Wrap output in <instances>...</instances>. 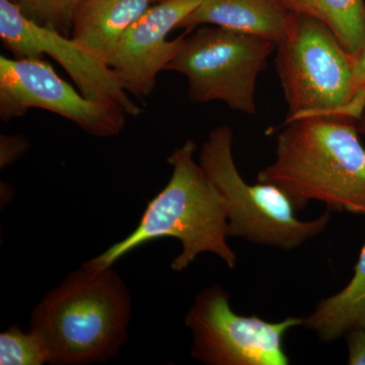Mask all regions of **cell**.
<instances>
[{
	"label": "cell",
	"mask_w": 365,
	"mask_h": 365,
	"mask_svg": "<svg viewBox=\"0 0 365 365\" xmlns=\"http://www.w3.org/2000/svg\"><path fill=\"white\" fill-rule=\"evenodd\" d=\"M365 105V46L361 53L353 62V101L350 107V117L357 122L361 116Z\"/></svg>",
	"instance_id": "17"
},
{
	"label": "cell",
	"mask_w": 365,
	"mask_h": 365,
	"mask_svg": "<svg viewBox=\"0 0 365 365\" xmlns=\"http://www.w3.org/2000/svg\"><path fill=\"white\" fill-rule=\"evenodd\" d=\"M131 297L112 267L81 265L52 289L31 314V330L53 365H86L117 356L127 342Z\"/></svg>",
	"instance_id": "3"
},
{
	"label": "cell",
	"mask_w": 365,
	"mask_h": 365,
	"mask_svg": "<svg viewBox=\"0 0 365 365\" xmlns=\"http://www.w3.org/2000/svg\"><path fill=\"white\" fill-rule=\"evenodd\" d=\"M30 148L28 139L21 135H1L0 167L4 168L23 157Z\"/></svg>",
	"instance_id": "18"
},
{
	"label": "cell",
	"mask_w": 365,
	"mask_h": 365,
	"mask_svg": "<svg viewBox=\"0 0 365 365\" xmlns=\"http://www.w3.org/2000/svg\"><path fill=\"white\" fill-rule=\"evenodd\" d=\"M155 1H160V0H155Z\"/></svg>",
	"instance_id": "21"
},
{
	"label": "cell",
	"mask_w": 365,
	"mask_h": 365,
	"mask_svg": "<svg viewBox=\"0 0 365 365\" xmlns=\"http://www.w3.org/2000/svg\"><path fill=\"white\" fill-rule=\"evenodd\" d=\"M201 1L160 0L126 31L109 66L127 93L137 97H148L153 93L158 73L167 71L189 31L175 40H168V36Z\"/></svg>",
	"instance_id": "10"
},
{
	"label": "cell",
	"mask_w": 365,
	"mask_h": 365,
	"mask_svg": "<svg viewBox=\"0 0 365 365\" xmlns=\"http://www.w3.org/2000/svg\"><path fill=\"white\" fill-rule=\"evenodd\" d=\"M0 39L14 58L51 57L86 98L118 106L130 117L143 113L107 63L79 47L71 37L28 20L11 0H0Z\"/></svg>",
	"instance_id": "9"
},
{
	"label": "cell",
	"mask_w": 365,
	"mask_h": 365,
	"mask_svg": "<svg viewBox=\"0 0 365 365\" xmlns=\"http://www.w3.org/2000/svg\"><path fill=\"white\" fill-rule=\"evenodd\" d=\"M355 120L314 117L285 122L275 160L257 182L282 190L302 210L311 201L330 210L365 215V148Z\"/></svg>",
	"instance_id": "1"
},
{
	"label": "cell",
	"mask_w": 365,
	"mask_h": 365,
	"mask_svg": "<svg viewBox=\"0 0 365 365\" xmlns=\"http://www.w3.org/2000/svg\"><path fill=\"white\" fill-rule=\"evenodd\" d=\"M292 13L321 21L356 59L365 46L364 0H282Z\"/></svg>",
	"instance_id": "14"
},
{
	"label": "cell",
	"mask_w": 365,
	"mask_h": 365,
	"mask_svg": "<svg viewBox=\"0 0 365 365\" xmlns=\"http://www.w3.org/2000/svg\"><path fill=\"white\" fill-rule=\"evenodd\" d=\"M187 35L167 71L186 76L190 101H220L235 111L254 115L257 79L276 45L216 26H200Z\"/></svg>",
	"instance_id": "6"
},
{
	"label": "cell",
	"mask_w": 365,
	"mask_h": 365,
	"mask_svg": "<svg viewBox=\"0 0 365 365\" xmlns=\"http://www.w3.org/2000/svg\"><path fill=\"white\" fill-rule=\"evenodd\" d=\"M31 109L54 113L98 137L119 135L128 116L118 106L86 98L43 57L0 56V118L7 122L25 116Z\"/></svg>",
	"instance_id": "8"
},
{
	"label": "cell",
	"mask_w": 365,
	"mask_h": 365,
	"mask_svg": "<svg viewBox=\"0 0 365 365\" xmlns=\"http://www.w3.org/2000/svg\"><path fill=\"white\" fill-rule=\"evenodd\" d=\"M302 326L323 342H332L345 334L365 330V245L354 275L338 294L326 297L304 319Z\"/></svg>",
	"instance_id": "13"
},
{
	"label": "cell",
	"mask_w": 365,
	"mask_h": 365,
	"mask_svg": "<svg viewBox=\"0 0 365 365\" xmlns=\"http://www.w3.org/2000/svg\"><path fill=\"white\" fill-rule=\"evenodd\" d=\"M49 357L43 341L32 330L13 326L0 334V364L42 365Z\"/></svg>",
	"instance_id": "16"
},
{
	"label": "cell",
	"mask_w": 365,
	"mask_h": 365,
	"mask_svg": "<svg viewBox=\"0 0 365 365\" xmlns=\"http://www.w3.org/2000/svg\"><path fill=\"white\" fill-rule=\"evenodd\" d=\"M294 16L282 0H202L178 29L220 26L264 38L277 46L287 37Z\"/></svg>",
	"instance_id": "11"
},
{
	"label": "cell",
	"mask_w": 365,
	"mask_h": 365,
	"mask_svg": "<svg viewBox=\"0 0 365 365\" xmlns=\"http://www.w3.org/2000/svg\"><path fill=\"white\" fill-rule=\"evenodd\" d=\"M357 129H359V133L365 134V105L364 111H362L361 116L357 120Z\"/></svg>",
	"instance_id": "20"
},
{
	"label": "cell",
	"mask_w": 365,
	"mask_h": 365,
	"mask_svg": "<svg viewBox=\"0 0 365 365\" xmlns=\"http://www.w3.org/2000/svg\"><path fill=\"white\" fill-rule=\"evenodd\" d=\"M276 47V71L288 106L285 122L352 119L354 59L324 24L294 14L287 37Z\"/></svg>",
	"instance_id": "5"
},
{
	"label": "cell",
	"mask_w": 365,
	"mask_h": 365,
	"mask_svg": "<svg viewBox=\"0 0 365 365\" xmlns=\"http://www.w3.org/2000/svg\"><path fill=\"white\" fill-rule=\"evenodd\" d=\"M28 20L71 37L76 13L85 0H11Z\"/></svg>",
	"instance_id": "15"
},
{
	"label": "cell",
	"mask_w": 365,
	"mask_h": 365,
	"mask_svg": "<svg viewBox=\"0 0 365 365\" xmlns=\"http://www.w3.org/2000/svg\"><path fill=\"white\" fill-rule=\"evenodd\" d=\"M348 364L365 365V330L348 334Z\"/></svg>",
	"instance_id": "19"
},
{
	"label": "cell",
	"mask_w": 365,
	"mask_h": 365,
	"mask_svg": "<svg viewBox=\"0 0 365 365\" xmlns=\"http://www.w3.org/2000/svg\"><path fill=\"white\" fill-rule=\"evenodd\" d=\"M232 141L230 127H216L209 132L199 155V163L227 201L228 237L292 251L321 235L330 223V213L300 220L282 190L267 182L245 181L235 165Z\"/></svg>",
	"instance_id": "4"
},
{
	"label": "cell",
	"mask_w": 365,
	"mask_h": 365,
	"mask_svg": "<svg viewBox=\"0 0 365 365\" xmlns=\"http://www.w3.org/2000/svg\"><path fill=\"white\" fill-rule=\"evenodd\" d=\"M195 141L186 143L168 158L173 172L165 188L151 199L140 222L128 237L83 265L102 270L146 242L173 237L182 252L170 264L181 272L203 253H212L234 269L237 254L227 242V203L200 163L194 158Z\"/></svg>",
	"instance_id": "2"
},
{
	"label": "cell",
	"mask_w": 365,
	"mask_h": 365,
	"mask_svg": "<svg viewBox=\"0 0 365 365\" xmlns=\"http://www.w3.org/2000/svg\"><path fill=\"white\" fill-rule=\"evenodd\" d=\"M155 0H85L79 7L71 38L109 66L126 31Z\"/></svg>",
	"instance_id": "12"
},
{
	"label": "cell",
	"mask_w": 365,
	"mask_h": 365,
	"mask_svg": "<svg viewBox=\"0 0 365 365\" xmlns=\"http://www.w3.org/2000/svg\"><path fill=\"white\" fill-rule=\"evenodd\" d=\"M230 294L215 285L197 295L187 314L191 331V355L206 365H287L284 350L288 331L302 326L304 319L266 321L242 316L230 307Z\"/></svg>",
	"instance_id": "7"
}]
</instances>
